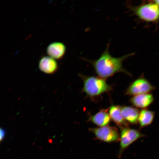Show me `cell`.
<instances>
[{
	"mask_svg": "<svg viewBox=\"0 0 159 159\" xmlns=\"http://www.w3.org/2000/svg\"><path fill=\"white\" fill-rule=\"evenodd\" d=\"M109 43L106 46L105 50L97 59L91 60L83 59L90 62L99 77L105 79L118 72H122L129 75L130 74L122 67L123 61L134 53L124 55L121 57H115L112 56L109 52Z\"/></svg>",
	"mask_w": 159,
	"mask_h": 159,
	"instance_id": "cell-1",
	"label": "cell"
},
{
	"mask_svg": "<svg viewBox=\"0 0 159 159\" xmlns=\"http://www.w3.org/2000/svg\"><path fill=\"white\" fill-rule=\"evenodd\" d=\"M80 76L83 81L82 92L90 98L99 97L112 90V87L107 83L105 79L81 74Z\"/></svg>",
	"mask_w": 159,
	"mask_h": 159,
	"instance_id": "cell-2",
	"label": "cell"
},
{
	"mask_svg": "<svg viewBox=\"0 0 159 159\" xmlns=\"http://www.w3.org/2000/svg\"><path fill=\"white\" fill-rule=\"evenodd\" d=\"M132 10L137 16L144 21L153 22L159 20V6L153 2L133 7Z\"/></svg>",
	"mask_w": 159,
	"mask_h": 159,
	"instance_id": "cell-3",
	"label": "cell"
},
{
	"mask_svg": "<svg viewBox=\"0 0 159 159\" xmlns=\"http://www.w3.org/2000/svg\"><path fill=\"white\" fill-rule=\"evenodd\" d=\"M120 127L119 158L121 157L123 152L132 143L137 140L145 136L138 130L130 128L129 127L122 126Z\"/></svg>",
	"mask_w": 159,
	"mask_h": 159,
	"instance_id": "cell-4",
	"label": "cell"
},
{
	"mask_svg": "<svg viewBox=\"0 0 159 159\" xmlns=\"http://www.w3.org/2000/svg\"><path fill=\"white\" fill-rule=\"evenodd\" d=\"M90 130L97 138L106 142H117L120 140L118 131L115 126L107 125Z\"/></svg>",
	"mask_w": 159,
	"mask_h": 159,
	"instance_id": "cell-5",
	"label": "cell"
},
{
	"mask_svg": "<svg viewBox=\"0 0 159 159\" xmlns=\"http://www.w3.org/2000/svg\"><path fill=\"white\" fill-rule=\"evenodd\" d=\"M155 89L145 78L140 77L132 82L128 87L126 94L135 96L148 93Z\"/></svg>",
	"mask_w": 159,
	"mask_h": 159,
	"instance_id": "cell-6",
	"label": "cell"
},
{
	"mask_svg": "<svg viewBox=\"0 0 159 159\" xmlns=\"http://www.w3.org/2000/svg\"><path fill=\"white\" fill-rule=\"evenodd\" d=\"M39 67L40 70L48 74H52L56 72L58 68L56 61L50 57L44 56L40 60Z\"/></svg>",
	"mask_w": 159,
	"mask_h": 159,
	"instance_id": "cell-7",
	"label": "cell"
},
{
	"mask_svg": "<svg viewBox=\"0 0 159 159\" xmlns=\"http://www.w3.org/2000/svg\"><path fill=\"white\" fill-rule=\"evenodd\" d=\"M154 100L152 94L146 93L134 96L130 99V102L136 107L145 108L153 102Z\"/></svg>",
	"mask_w": 159,
	"mask_h": 159,
	"instance_id": "cell-8",
	"label": "cell"
},
{
	"mask_svg": "<svg viewBox=\"0 0 159 159\" xmlns=\"http://www.w3.org/2000/svg\"><path fill=\"white\" fill-rule=\"evenodd\" d=\"M120 107L122 115L128 124H138L140 112L138 109L130 106H120Z\"/></svg>",
	"mask_w": 159,
	"mask_h": 159,
	"instance_id": "cell-9",
	"label": "cell"
},
{
	"mask_svg": "<svg viewBox=\"0 0 159 159\" xmlns=\"http://www.w3.org/2000/svg\"><path fill=\"white\" fill-rule=\"evenodd\" d=\"M47 54L54 59H59L64 55L66 47L64 44L60 42H54L50 44L47 49Z\"/></svg>",
	"mask_w": 159,
	"mask_h": 159,
	"instance_id": "cell-10",
	"label": "cell"
},
{
	"mask_svg": "<svg viewBox=\"0 0 159 159\" xmlns=\"http://www.w3.org/2000/svg\"><path fill=\"white\" fill-rule=\"evenodd\" d=\"M107 110L102 109L89 118L90 121L95 124L103 127L107 126L110 122L111 118Z\"/></svg>",
	"mask_w": 159,
	"mask_h": 159,
	"instance_id": "cell-11",
	"label": "cell"
},
{
	"mask_svg": "<svg viewBox=\"0 0 159 159\" xmlns=\"http://www.w3.org/2000/svg\"><path fill=\"white\" fill-rule=\"evenodd\" d=\"M108 111L111 119L120 127H129L128 124L122 115L120 106L112 105L110 107Z\"/></svg>",
	"mask_w": 159,
	"mask_h": 159,
	"instance_id": "cell-12",
	"label": "cell"
},
{
	"mask_svg": "<svg viewBox=\"0 0 159 159\" xmlns=\"http://www.w3.org/2000/svg\"><path fill=\"white\" fill-rule=\"evenodd\" d=\"M155 116L154 112L146 109H143L139 112L138 123L140 128L141 129L150 125Z\"/></svg>",
	"mask_w": 159,
	"mask_h": 159,
	"instance_id": "cell-13",
	"label": "cell"
},
{
	"mask_svg": "<svg viewBox=\"0 0 159 159\" xmlns=\"http://www.w3.org/2000/svg\"><path fill=\"white\" fill-rule=\"evenodd\" d=\"M5 130L3 127H1L0 129V141L1 142L4 139L6 135Z\"/></svg>",
	"mask_w": 159,
	"mask_h": 159,
	"instance_id": "cell-14",
	"label": "cell"
},
{
	"mask_svg": "<svg viewBox=\"0 0 159 159\" xmlns=\"http://www.w3.org/2000/svg\"><path fill=\"white\" fill-rule=\"evenodd\" d=\"M153 2L159 6V0H154Z\"/></svg>",
	"mask_w": 159,
	"mask_h": 159,
	"instance_id": "cell-15",
	"label": "cell"
}]
</instances>
